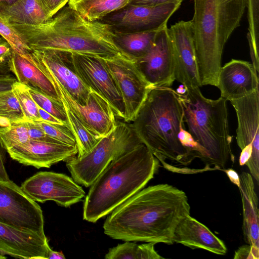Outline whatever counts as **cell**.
I'll list each match as a JSON object with an SVG mask.
<instances>
[{"label":"cell","instance_id":"obj_37","mask_svg":"<svg viewBox=\"0 0 259 259\" xmlns=\"http://www.w3.org/2000/svg\"><path fill=\"white\" fill-rule=\"evenodd\" d=\"M49 19L67 4L68 0H38Z\"/></svg>","mask_w":259,"mask_h":259},{"label":"cell","instance_id":"obj_48","mask_svg":"<svg viewBox=\"0 0 259 259\" xmlns=\"http://www.w3.org/2000/svg\"><path fill=\"white\" fill-rule=\"evenodd\" d=\"M3 37H2L1 35H0V39H2Z\"/></svg>","mask_w":259,"mask_h":259},{"label":"cell","instance_id":"obj_28","mask_svg":"<svg viewBox=\"0 0 259 259\" xmlns=\"http://www.w3.org/2000/svg\"><path fill=\"white\" fill-rule=\"evenodd\" d=\"M153 242L137 244L126 241L111 248L106 254L107 259H161L164 258L155 250Z\"/></svg>","mask_w":259,"mask_h":259},{"label":"cell","instance_id":"obj_14","mask_svg":"<svg viewBox=\"0 0 259 259\" xmlns=\"http://www.w3.org/2000/svg\"><path fill=\"white\" fill-rule=\"evenodd\" d=\"M40 68L52 80L61 99L65 101L79 119L89 129L103 137L116 124V116L110 104L103 97L91 90L84 105L76 102L67 91L41 63Z\"/></svg>","mask_w":259,"mask_h":259},{"label":"cell","instance_id":"obj_40","mask_svg":"<svg viewBox=\"0 0 259 259\" xmlns=\"http://www.w3.org/2000/svg\"><path fill=\"white\" fill-rule=\"evenodd\" d=\"M17 81L16 78L10 74L0 75V93L12 90L13 84Z\"/></svg>","mask_w":259,"mask_h":259},{"label":"cell","instance_id":"obj_17","mask_svg":"<svg viewBox=\"0 0 259 259\" xmlns=\"http://www.w3.org/2000/svg\"><path fill=\"white\" fill-rule=\"evenodd\" d=\"M31 56L43 65L77 103L84 105L91 90L77 74L71 53L31 50Z\"/></svg>","mask_w":259,"mask_h":259},{"label":"cell","instance_id":"obj_42","mask_svg":"<svg viewBox=\"0 0 259 259\" xmlns=\"http://www.w3.org/2000/svg\"><path fill=\"white\" fill-rule=\"evenodd\" d=\"M38 109L41 121L53 124L67 125L39 106H38Z\"/></svg>","mask_w":259,"mask_h":259},{"label":"cell","instance_id":"obj_24","mask_svg":"<svg viewBox=\"0 0 259 259\" xmlns=\"http://www.w3.org/2000/svg\"><path fill=\"white\" fill-rule=\"evenodd\" d=\"M0 12L11 23L38 24L49 19L38 0H17L11 5L1 4Z\"/></svg>","mask_w":259,"mask_h":259},{"label":"cell","instance_id":"obj_21","mask_svg":"<svg viewBox=\"0 0 259 259\" xmlns=\"http://www.w3.org/2000/svg\"><path fill=\"white\" fill-rule=\"evenodd\" d=\"M173 241L193 249H203L219 255H225L227 251L222 240L190 215L184 218L177 226Z\"/></svg>","mask_w":259,"mask_h":259},{"label":"cell","instance_id":"obj_39","mask_svg":"<svg viewBox=\"0 0 259 259\" xmlns=\"http://www.w3.org/2000/svg\"><path fill=\"white\" fill-rule=\"evenodd\" d=\"M13 49L4 38L0 39V65L9 66V61Z\"/></svg>","mask_w":259,"mask_h":259},{"label":"cell","instance_id":"obj_31","mask_svg":"<svg viewBox=\"0 0 259 259\" xmlns=\"http://www.w3.org/2000/svg\"><path fill=\"white\" fill-rule=\"evenodd\" d=\"M0 35L10 44L13 51L35 64L30 54L31 50L25 42L22 35L1 12Z\"/></svg>","mask_w":259,"mask_h":259},{"label":"cell","instance_id":"obj_47","mask_svg":"<svg viewBox=\"0 0 259 259\" xmlns=\"http://www.w3.org/2000/svg\"><path fill=\"white\" fill-rule=\"evenodd\" d=\"M138 1H139V0H132V1L131 2V3H135V2H136Z\"/></svg>","mask_w":259,"mask_h":259},{"label":"cell","instance_id":"obj_26","mask_svg":"<svg viewBox=\"0 0 259 259\" xmlns=\"http://www.w3.org/2000/svg\"><path fill=\"white\" fill-rule=\"evenodd\" d=\"M132 0H68L67 5L85 19L100 21L106 16L120 10Z\"/></svg>","mask_w":259,"mask_h":259},{"label":"cell","instance_id":"obj_20","mask_svg":"<svg viewBox=\"0 0 259 259\" xmlns=\"http://www.w3.org/2000/svg\"><path fill=\"white\" fill-rule=\"evenodd\" d=\"M46 237L0 223V252L26 259L47 258Z\"/></svg>","mask_w":259,"mask_h":259},{"label":"cell","instance_id":"obj_22","mask_svg":"<svg viewBox=\"0 0 259 259\" xmlns=\"http://www.w3.org/2000/svg\"><path fill=\"white\" fill-rule=\"evenodd\" d=\"M239 187L243 207L242 230L247 244L259 248V213L258 197L251 175L242 172Z\"/></svg>","mask_w":259,"mask_h":259},{"label":"cell","instance_id":"obj_7","mask_svg":"<svg viewBox=\"0 0 259 259\" xmlns=\"http://www.w3.org/2000/svg\"><path fill=\"white\" fill-rule=\"evenodd\" d=\"M142 143L131 124L117 121L90 151L68 160L66 166L76 183L89 187L112 161Z\"/></svg>","mask_w":259,"mask_h":259},{"label":"cell","instance_id":"obj_13","mask_svg":"<svg viewBox=\"0 0 259 259\" xmlns=\"http://www.w3.org/2000/svg\"><path fill=\"white\" fill-rule=\"evenodd\" d=\"M237 116L236 141L241 150L252 151L245 165L250 175L259 182V90L239 99L230 101Z\"/></svg>","mask_w":259,"mask_h":259},{"label":"cell","instance_id":"obj_34","mask_svg":"<svg viewBox=\"0 0 259 259\" xmlns=\"http://www.w3.org/2000/svg\"><path fill=\"white\" fill-rule=\"evenodd\" d=\"M28 90L33 100L38 106L69 125L68 118L62 102H58L33 88L28 87Z\"/></svg>","mask_w":259,"mask_h":259},{"label":"cell","instance_id":"obj_46","mask_svg":"<svg viewBox=\"0 0 259 259\" xmlns=\"http://www.w3.org/2000/svg\"><path fill=\"white\" fill-rule=\"evenodd\" d=\"M17 0H0L1 4H5L7 5H11L16 2Z\"/></svg>","mask_w":259,"mask_h":259},{"label":"cell","instance_id":"obj_15","mask_svg":"<svg viewBox=\"0 0 259 259\" xmlns=\"http://www.w3.org/2000/svg\"><path fill=\"white\" fill-rule=\"evenodd\" d=\"M175 65V79L185 88L201 86L198 72L191 21H180L168 28Z\"/></svg>","mask_w":259,"mask_h":259},{"label":"cell","instance_id":"obj_25","mask_svg":"<svg viewBox=\"0 0 259 259\" xmlns=\"http://www.w3.org/2000/svg\"><path fill=\"white\" fill-rule=\"evenodd\" d=\"M159 30L127 33L114 32V39L123 54L137 61L143 57L151 49Z\"/></svg>","mask_w":259,"mask_h":259},{"label":"cell","instance_id":"obj_6","mask_svg":"<svg viewBox=\"0 0 259 259\" xmlns=\"http://www.w3.org/2000/svg\"><path fill=\"white\" fill-rule=\"evenodd\" d=\"M178 94L188 132L202 150V160L216 169H223L229 160L233 163L227 101L222 97L217 100L206 98L199 87H184V92Z\"/></svg>","mask_w":259,"mask_h":259},{"label":"cell","instance_id":"obj_30","mask_svg":"<svg viewBox=\"0 0 259 259\" xmlns=\"http://www.w3.org/2000/svg\"><path fill=\"white\" fill-rule=\"evenodd\" d=\"M20 104L12 90L0 93V127L26 121Z\"/></svg>","mask_w":259,"mask_h":259},{"label":"cell","instance_id":"obj_1","mask_svg":"<svg viewBox=\"0 0 259 259\" xmlns=\"http://www.w3.org/2000/svg\"><path fill=\"white\" fill-rule=\"evenodd\" d=\"M110 213L103 227L112 239L171 245L177 226L190 215V206L183 190L160 184L141 189Z\"/></svg>","mask_w":259,"mask_h":259},{"label":"cell","instance_id":"obj_2","mask_svg":"<svg viewBox=\"0 0 259 259\" xmlns=\"http://www.w3.org/2000/svg\"><path fill=\"white\" fill-rule=\"evenodd\" d=\"M12 24L31 51L55 50L102 58L123 54L108 25L89 20L68 5L42 23Z\"/></svg>","mask_w":259,"mask_h":259},{"label":"cell","instance_id":"obj_10","mask_svg":"<svg viewBox=\"0 0 259 259\" xmlns=\"http://www.w3.org/2000/svg\"><path fill=\"white\" fill-rule=\"evenodd\" d=\"M183 1L156 6L130 4L100 21L108 25L116 33H135L158 30L167 27L171 15Z\"/></svg>","mask_w":259,"mask_h":259},{"label":"cell","instance_id":"obj_9","mask_svg":"<svg viewBox=\"0 0 259 259\" xmlns=\"http://www.w3.org/2000/svg\"><path fill=\"white\" fill-rule=\"evenodd\" d=\"M103 58L123 99V120L127 123L133 122L152 87L134 60L123 54Z\"/></svg>","mask_w":259,"mask_h":259},{"label":"cell","instance_id":"obj_8","mask_svg":"<svg viewBox=\"0 0 259 259\" xmlns=\"http://www.w3.org/2000/svg\"><path fill=\"white\" fill-rule=\"evenodd\" d=\"M0 223L46 237L40 206L11 180H0Z\"/></svg>","mask_w":259,"mask_h":259},{"label":"cell","instance_id":"obj_33","mask_svg":"<svg viewBox=\"0 0 259 259\" xmlns=\"http://www.w3.org/2000/svg\"><path fill=\"white\" fill-rule=\"evenodd\" d=\"M12 90L20 104L26 120L41 121L38 106L31 97L28 87L17 81L13 84Z\"/></svg>","mask_w":259,"mask_h":259},{"label":"cell","instance_id":"obj_23","mask_svg":"<svg viewBox=\"0 0 259 259\" xmlns=\"http://www.w3.org/2000/svg\"><path fill=\"white\" fill-rule=\"evenodd\" d=\"M9 67L20 83L36 89L58 102H62L52 80L36 64L13 50Z\"/></svg>","mask_w":259,"mask_h":259},{"label":"cell","instance_id":"obj_27","mask_svg":"<svg viewBox=\"0 0 259 259\" xmlns=\"http://www.w3.org/2000/svg\"><path fill=\"white\" fill-rule=\"evenodd\" d=\"M68 118L69 127L75 137L77 157L90 151L102 138L89 129L79 119L68 104L61 99Z\"/></svg>","mask_w":259,"mask_h":259},{"label":"cell","instance_id":"obj_44","mask_svg":"<svg viewBox=\"0 0 259 259\" xmlns=\"http://www.w3.org/2000/svg\"><path fill=\"white\" fill-rule=\"evenodd\" d=\"M225 171L228 177L229 178L230 181L237 186L238 188L240 185V179L238 173L232 168H229L227 169H222Z\"/></svg>","mask_w":259,"mask_h":259},{"label":"cell","instance_id":"obj_32","mask_svg":"<svg viewBox=\"0 0 259 259\" xmlns=\"http://www.w3.org/2000/svg\"><path fill=\"white\" fill-rule=\"evenodd\" d=\"M29 140L26 121L0 127V142L6 151Z\"/></svg>","mask_w":259,"mask_h":259},{"label":"cell","instance_id":"obj_18","mask_svg":"<svg viewBox=\"0 0 259 259\" xmlns=\"http://www.w3.org/2000/svg\"><path fill=\"white\" fill-rule=\"evenodd\" d=\"M14 160L37 168H49L60 161H68L77 156L76 145L29 139L7 151Z\"/></svg>","mask_w":259,"mask_h":259},{"label":"cell","instance_id":"obj_49","mask_svg":"<svg viewBox=\"0 0 259 259\" xmlns=\"http://www.w3.org/2000/svg\"><path fill=\"white\" fill-rule=\"evenodd\" d=\"M0 257H1V254H0Z\"/></svg>","mask_w":259,"mask_h":259},{"label":"cell","instance_id":"obj_4","mask_svg":"<svg viewBox=\"0 0 259 259\" xmlns=\"http://www.w3.org/2000/svg\"><path fill=\"white\" fill-rule=\"evenodd\" d=\"M184 122L178 92L170 87H153L131 124L159 161L167 159L185 165L195 157L179 138Z\"/></svg>","mask_w":259,"mask_h":259},{"label":"cell","instance_id":"obj_11","mask_svg":"<svg viewBox=\"0 0 259 259\" xmlns=\"http://www.w3.org/2000/svg\"><path fill=\"white\" fill-rule=\"evenodd\" d=\"M22 190L35 201L48 200L68 207L82 200L85 192L70 177L52 171H39L26 179Z\"/></svg>","mask_w":259,"mask_h":259},{"label":"cell","instance_id":"obj_41","mask_svg":"<svg viewBox=\"0 0 259 259\" xmlns=\"http://www.w3.org/2000/svg\"><path fill=\"white\" fill-rule=\"evenodd\" d=\"M6 151L0 142V180L7 181L10 180L5 168Z\"/></svg>","mask_w":259,"mask_h":259},{"label":"cell","instance_id":"obj_43","mask_svg":"<svg viewBox=\"0 0 259 259\" xmlns=\"http://www.w3.org/2000/svg\"><path fill=\"white\" fill-rule=\"evenodd\" d=\"M183 0H139L133 4H138L145 6H156L175 1H183Z\"/></svg>","mask_w":259,"mask_h":259},{"label":"cell","instance_id":"obj_36","mask_svg":"<svg viewBox=\"0 0 259 259\" xmlns=\"http://www.w3.org/2000/svg\"><path fill=\"white\" fill-rule=\"evenodd\" d=\"M26 124L29 139L39 140L52 142L61 143L48 136L40 127L37 121H26Z\"/></svg>","mask_w":259,"mask_h":259},{"label":"cell","instance_id":"obj_5","mask_svg":"<svg viewBox=\"0 0 259 259\" xmlns=\"http://www.w3.org/2000/svg\"><path fill=\"white\" fill-rule=\"evenodd\" d=\"M191 21L201 86H217L224 46L240 26L246 0H193Z\"/></svg>","mask_w":259,"mask_h":259},{"label":"cell","instance_id":"obj_12","mask_svg":"<svg viewBox=\"0 0 259 259\" xmlns=\"http://www.w3.org/2000/svg\"><path fill=\"white\" fill-rule=\"evenodd\" d=\"M71 54L75 70L85 85L106 99L116 117L123 119L125 110L123 99L104 58Z\"/></svg>","mask_w":259,"mask_h":259},{"label":"cell","instance_id":"obj_19","mask_svg":"<svg viewBox=\"0 0 259 259\" xmlns=\"http://www.w3.org/2000/svg\"><path fill=\"white\" fill-rule=\"evenodd\" d=\"M217 87L227 101L240 99L258 88V72L252 63L232 59L221 67Z\"/></svg>","mask_w":259,"mask_h":259},{"label":"cell","instance_id":"obj_3","mask_svg":"<svg viewBox=\"0 0 259 259\" xmlns=\"http://www.w3.org/2000/svg\"><path fill=\"white\" fill-rule=\"evenodd\" d=\"M159 161L143 143L112 161L91 185L83 220L95 223L142 189L154 178Z\"/></svg>","mask_w":259,"mask_h":259},{"label":"cell","instance_id":"obj_45","mask_svg":"<svg viewBox=\"0 0 259 259\" xmlns=\"http://www.w3.org/2000/svg\"><path fill=\"white\" fill-rule=\"evenodd\" d=\"M47 258L65 259V257L62 251H55L50 247L48 250Z\"/></svg>","mask_w":259,"mask_h":259},{"label":"cell","instance_id":"obj_35","mask_svg":"<svg viewBox=\"0 0 259 259\" xmlns=\"http://www.w3.org/2000/svg\"><path fill=\"white\" fill-rule=\"evenodd\" d=\"M36 121L49 137L62 143L76 145L75 137L68 125L50 123L43 121Z\"/></svg>","mask_w":259,"mask_h":259},{"label":"cell","instance_id":"obj_16","mask_svg":"<svg viewBox=\"0 0 259 259\" xmlns=\"http://www.w3.org/2000/svg\"><path fill=\"white\" fill-rule=\"evenodd\" d=\"M135 61L152 87H169L176 80L174 59L167 27L159 30L149 51Z\"/></svg>","mask_w":259,"mask_h":259},{"label":"cell","instance_id":"obj_29","mask_svg":"<svg viewBox=\"0 0 259 259\" xmlns=\"http://www.w3.org/2000/svg\"><path fill=\"white\" fill-rule=\"evenodd\" d=\"M248 11V41L252 64L256 71H259V0H246Z\"/></svg>","mask_w":259,"mask_h":259},{"label":"cell","instance_id":"obj_38","mask_svg":"<svg viewBox=\"0 0 259 259\" xmlns=\"http://www.w3.org/2000/svg\"><path fill=\"white\" fill-rule=\"evenodd\" d=\"M259 248L250 244L240 246L235 252L234 259H258Z\"/></svg>","mask_w":259,"mask_h":259}]
</instances>
